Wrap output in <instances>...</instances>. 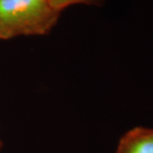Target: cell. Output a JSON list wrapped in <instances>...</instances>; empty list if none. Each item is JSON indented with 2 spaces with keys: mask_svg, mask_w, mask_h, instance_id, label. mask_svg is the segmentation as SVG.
<instances>
[{
  "mask_svg": "<svg viewBox=\"0 0 153 153\" xmlns=\"http://www.w3.org/2000/svg\"><path fill=\"white\" fill-rule=\"evenodd\" d=\"M50 5L55 10L61 12L62 10L70 5L83 4H97L101 0H48Z\"/></svg>",
  "mask_w": 153,
  "mask_h": 153,
  "instance_id": "3",
  "label": "cell"
},
{
  "mask_svg": "<svg viewBox=\"0 0 153 153\" xmlns=\"http://www.w3.org/2000/svg\"><path fill=\"white\" fill-rule=\"evenodd\" d=\"M3 146H4V143H3V140L0 137V153L2 152V149H3Z\"/></svg>",
  "mask_w": 153,
  "mask_h": 153,
  "instance_id": "4",
  "label": "cell"
},
{
  "mask_svg": "<svg viewBox=\"0 0 153 153\" xmlns=\"http://www.w3.org/2000/svg\"><path fill=\"white\" fill-rule=\"evenodd\" d=\"M116 153H153V128L130 129L121 138Z\"/></svg>",
  "mask_w": 153,
  "mask_h": 153,
  "instance_id": "2",
  "label": "cell"
},
{
  "mask_svg": "<svg viewBox=\"0 0 153 153\" xmlns=\"http://www.w3.org/2000/svg\"><path fill=\"white\" fill-rule=\"evenodd\" d=\"M60 15L48 0H0V39L48 34Z\"/></svg>",
  "mask_w": 153,
  "mask_h": 153,
  "instance_id": "1",
  "label": "cell"
}]
</instances>
